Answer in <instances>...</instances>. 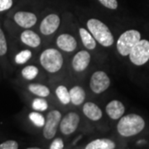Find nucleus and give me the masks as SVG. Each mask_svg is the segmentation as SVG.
I'll return each mask as SVG.
<instances>
[{
    "label": "nucleus",
    "instance_id": "13",
    "mask_svg": "<svg viewBox=\"0 0 149 149\" xmlns=\"http://www.w3.org/2000/svg\"><path fill=\"white\" fill-rule=\"evenodd\" d=\"M125 112V108L122 102L118 100H112L106 106V113L111 119L116 120L122 117Z\"/></svg>",
    "mask_w": 149,
    "mask_h": 149
},
{
    "label": "nucleus",
    "instance_id": "10",
    "mask_svg": "<svg viewBox=\"0 0 149 149\" xmlns=\"http://www.w3.org/2000/svg\"><path fill=\"white\" fill-rule=\"evenodd\" d=\"M14 21L18 26L23 28L33 27L37 22V16L30 12H17L14 15Z\"/></svg>",
    "mask_w": 149,
    "mask_h": 149
},
{
    "label": "nucleus",
    "instance_id": "26",
    "mask_svg": "<svg viewBox=\"0 0 149 149\" xmlns=\"http://www.w3.org/2000/svg\"><path fill=\"white\" fill-rule=\"evenodd\" d=\"M99 2H100L104 7H105L107 8H109V9H112V10L117 9V0H99Z\"/></svg>",
    "mask_w": 149,
    "mask_h": 149
},
{
    "label": "nucleus",
    "instance_id": "11",
    "mask_svg": "<svg viewBox=\"0 0 149 149\" xmlns=\"http://www.w3.org/2000/svg\"><path fill=\"white\" fill-rule=\"evenodd\" d=\"M91 54L87 51H80L74 55L72 60V67L76 72L84 71L91 62Z\"/></svg>",
    "mask_w": 149,
    "mask_h": 149
},
{
    "label": "nucleus",
    "instance_id": "23",
    "mask_svg": "<svg viewBox=\"0 0 149 149\" xmlns=\"http://www.w3.org/2000/svg\"><path fill=\"white\" fill-rule=\"evenodd\" d=\"M48 108L47 101L44 100V98L40 97L35 99L32 102V109L37 112H43L47 110Z\"/></svg>",
    "mask_w": 149,
    "mask_h": 149
},
{
    "label": "nucleus",
    "instance_id": "14",
    "mask_svg": "<svg viewBox=\"0 0 149 149\" xmlns=\"http://www.w3.org/2000/svg\"><path fill=\"white\" fill-rule=\"evenodd\" d=\"M82 111L86 117L92 121H98L103 116L100 108L92 102H87L83 105Z\"/></svg>",
    "mask_w": 149,
    "mask_h": 149
},
{
    "label": "nucleus",
    "instance_id": "4",
    "mask_svg": "<svg viewBox=\"0 0 149 149\" xmlns=\"http://www.w3.org/2000/svg\"><path fill=\"white\" fill-rule=\"evenodd\" d=\"M141 39V34L137 30H128L121 34L118 39L117 50L121 56H128L133 47Z\"/></svg>",
    "mask_w": 149,
    "mask_h": 149
},
{
    "label": "nucleus",
    "instance_id": "7",
    "mask_svg": "<svg viewBox=\"0 0 149 149\" xmlns=\"http://www.w3.org/2000/svg\"><path fill=\"white\" fill-rule=\"evenodd\" d=\"M110 85L109 77L104 71L98 70L92 74L90 82L91 91L95 94H101Z\"/></svg>",
    "mask_w": 149,
    "mask_h": 149
},
{
    "label": "nucleus",
    "instance_id": "8",
    "mask_svg": "<svg viewBox=\"0 0 149 149\" xmlns=\"http://www.w3.org/2000/svg\"><path fill=\"white\" fill-rule=\"evenodd\" d=\"M80 123V116L74 113L70 112L67 113L60 122L61 132L65 135H70L77 129Z\"/></svg>",
    "mask_w": 149,
    "mask_h": 149
},
{
    "label": "nucleus",
    "instance_id": "21",
    "mask_svg": "<svg viewBox=\"0 0 149 149\" xmlns=\"http://www.w3.org/2000/svg\"><path fill=\"white\" fill-rule=\"evenodd\" d=\"M38 68L35 65H27L22 70V77L27 80H32L35 79L38 74Z\"/></svg>",
    "mask_w": 149,
    "mask_h": 149
},
{
    "label": "nucleus",
    "instance_id": "22",
    "mask_svg": "<svg viewBox=\"0 0 149 149\" xmlns=\"http://www.w3.org/2000/svg\"><path fill=\"white\" fill-rule=\"evenodd\" d=\"M28 117L35 126H37L38 128H42L44 126L46 119L40 113H37V111L32 112V113H30Z\"/></svg>",
    "mask_w": 149,
    "mask_h": 149
},
{
    "label": "nucleus",
    "instance_id": "27",
    "mask_svg": "<svg viewBox=\"0 0 149 149\" xmlns=\"http://www.w3.org/2000/svg\"><path fill=\"white\" fill-rule=\"evenodd\" d=\"M18 143L14 140H8L0 144V149H17Z\"/></svg>",
    "mask_w": 149,
    "mask_h": 149
},
{
    "label": "nucleus",
    "instance_id": "28",
    "mask_svg": "<svg viewBox=\"0 0 149 149\" xmlns=\"http://www.w3.org/2000/svg\"><path fill=\"white\" fill-rule=\"evenodd\" d=\"M64 148V142L61 139H56L50 145V149H62Z\"/></svg>",
    "mask_w": 149,
    "mask_h": 149
},
{
    "label": "nucleus",
    "instance_id": "29",
    "mask_svg": "<svg viewBox=\"0 0 149 149\" xmlns=\"http://www.w3.org/2000/svg\"><path fill=\"white\" fill-rule=\"evenodd\" d=\"M13 5V0H0V12L9 9Z\"/></svg>",
    "mask_w": 149,
    "mask_h": 149
},
{
    "label": "nucleus",
    "instance_id": "25",
    "mask_svg": "<svg viewBox=\"0 0 149 149\" xmlns=\"http://www.w3.org/2000/svg\"><path fill=\"white\" fill-rule=\"evenodd\" d=\"M8 51V45L6 41L4 33L3 30L0 28V56H3L7 53Z\"/></svg>",
    "mask_w": 149,
    "mask_h": 149
},
{
    "label": "nucleus",
    "instance_id": "16",
    "mask_svg": "<svg viewBox=\"0 0 149 149\" xmlns=\"http://www.w3.org/2000/svg\"><path fill=\"white\" fill-rule=\"evenodd\" d=\"M115 143L109 139H99L88 143L85 149H113Z\"/></svg>",
    "mask_w": 149,
    "mask_h": 149
},
{
    "label": "nucleus",
    "instance_id": "15",
    "mask_svg": "<svg viewBox=\"0 0 149 149\" xmlns=\"http://www.w3.org/2000/svg\"><path fill=\"white\" fill-rule=\"evenodd\" d=\"M21 41L25 45L33 48L39 47L41 44V38L39 35L31 30H26L22 32Z\"/></svg>",
    "mask_w": 149,
    "mask_h": 149
},
{
    "label": "nucleus",
    "instance_id": "2",
    "mask_svg": "<svg viewBox=\"0 0 149 149\" xmlns=\"http://www.w3.org/2000/svg\"><path fill=\"white\" fill-rule=\"evenodd\" d=\"M87 27L92 36L104 47H111L114 42L113 36L109 28L99 19L91 18L87 22Z\"/></svg>",
    "mask_w": 149,
    "mask_h": 149
},
{
    "label": "nucleus",
    "instance_id": "19",
    "mask_svg": "<svg viewBox=\"0 0 149 149\" xmlns=\"http://www.w3.org/2000/svg\"><path fill=\"white\" fill-rule=\"evenodd\" d=\"M28 90L35 95L39 97H47L50 95V90L47 86L41 84H30L28 85Z\"/></svg>",
    "mask_w": 149,
    "mask_h": 149
},
{
    "label": "nucleus",
    "instance_id": "6",
    "mask_svg": "<svg viewBox=\"0 0 149 149\" xmlns=\"http://www.w3.org/2000/svg\"><path fill=\"white\" fill-rule=\"evenodd\" d=\"M61 120V113L58 110H52L48 113L43 128V136L45 139H53L56 133L57 127L59 126Z\"/></svg>",
    "mask_w": 149,
    "mask_h": 149
},
{
    "label": "nucleus",
    "instance_id": "18",
    "mask_svg": "<svg viewBox=\"0 0 149 149\" xmlns=\"http://www.w3.org/2000/svg\"><path fill=\"white\" fill-rule=\"evenodd\" d=\"M79 32L83 45L89 50H94L96 47V41L92 34L83 27L79 29Z\"/></svg>",
    "mask_w": 149,
    "mask_h": 149
},
{
    "label": "nucleus",
    "instance_id": "9",
    "mask_svg": "<svg viewBox=\"0 0 149 149\" xmlns=\"http://www.w3.org/2000/svg\"><path fill=\"white\" fill-rule=\"evenodd\" d=\"M61 23V19L56 14H49L43 19L40 25V31L43 35H52L56 32Z\"/></svg>",
    "mask_w": 149,
    "mask_h": 149
},
{
    "label": "nucleus",
    "instance_id": "1",
    "mask_svg": "<svg viewBox=\"0 0 149 149\" xmlns=\"http://www.w3.org/2000/svg\"><path fill=\"white\" fill-rule=\"evenodd\" d=\"M117 125L118 133L125 138L132 137L141 133L145 127V121L143 118L135 113H130L120 118Z\"/></svg>",
    "mask_w": 149,
    "mask_h": 149
},
{
    "label": "nucleus",
    "instance_id": "24",
    "mask_svg": "<svg viewBox=\"0 0 149 149\" xmlns=\"http://www.w3.org/2000/svg\"><path fill=\"white\" fill-rule=\"evenodd\" d=\"M32 57V52L29 50L22 51L15 56V62L18 65L25 64Z\"/></svg>",
    "mask_w": 149,
    "mask_h": 149
},
{
    "label": "nucleus",
    "instance_id": "5",
    "mask_svg": "<svg viewBox=\"0 0 149 149\" xmlns=\"http://www.w3.org/2000/svg\"><path fill=\"white\" fill-rule=\"evenodd\" d=\"M128 56L131 62L136 65H143L147 63L149 60V41L140 39Z\"/></svg>",
    "mask_w": 149,
    "mask_h": 149
},
{
    "label": "nucleus",
    "instance_id": "3",
    "mask_svg": "<svg viewBox=\"0 0 149 149\" xmlns=\"http://www.w3.org/2000/svg\"><path fill=\"white\" fill-rule=\"evenodd\" d=\"M40 63L47 71L50 73H56L62 67L63 57L58 50L48 48L41 54Z\"/></svg>",
    "mask_w": 149,
    "mask_h": 149
},
{
    "label": "nucleus",
    "instance_id": "20",
    "mask_svg": "<svg viewBox=\"0 0 149 149\" xmlns=\"http://www.w3.org/2000/svg\"><path fill=\"white\" fill-rule=\"evenodd\" d=\"M56 95L60 102L63 104H68L70 101L69 91L64 85H59L56 90Z\"/></svg>",
    "mask_w": 149,
    "mask_h": 149
},
{
    "label": "nucleus",
    "instance_id": "17",
    "mask_svg": "<svg viewBox=\"0 0 149 149\" xmlns=\"http://www.w3.org/2000/svg\"><path fill=\"white\" fill-rule=\"evenodd\" d=\"M70 102L74 105H80L85 101V92L79 85H75L69 91Z\"/></svg>",
    "mask_w": 149,
    "mask_h": 149
},
{
    "label": "nucleus",
    "instance_id": "12",
    "mask_svg": "<svg viewBox=\"0 0 149 149\" xmlns=\"http://www.w3.org/2000/svg\"><path fill=\"white\" fill-rule=\"evenodd\" d=\"M56 45L61 50L66 52H72L77 47V42L73 36L65 33L60 35L56 39Z\"/></svg>",
    "mask_w": 149,
    "mask_h": 149
}]
</instances>
